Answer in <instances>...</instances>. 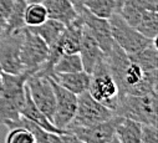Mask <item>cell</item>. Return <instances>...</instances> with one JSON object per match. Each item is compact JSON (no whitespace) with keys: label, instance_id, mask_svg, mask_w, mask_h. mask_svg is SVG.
I'll return each instance as SVG.
<instances>
[{"label":"cell","instance_id":"ffe728a7","mask_svg":"<svg viewBox=\"0 0 158 143\" xmlns=\"http://www.w3.org/2000/svg\"><path fill=\"white\" fill-rule=\"evenodd\" d=\"M84 8L92 15L101 19H110L117 11L114 0H85Z\"/></svg>","mask_w":158,"mask_h":143},{"label":"cell","instance_id":"ac0fdd59","mask_svg":"<svg viewBox=\"0 0 158 143\" xmlns=\"http://www.w3.org/2000/svg\"><path fill=\"white\" fill-rule=\"evenodd\" d=\"M31 32L39 35L49 46V49L51 46L55 45V43L59 40V38L61 36V34L65 30V25L57 20L54 19H48L45 22H43L41 25L35 26V27H27Z\"/></svg>","mask_w":158,"mask_h":143},{"label":"cell","instance_id":"52a82bcc","mask_svg":"<svg viewBox=\"0 0 158 143\" xmlns=\"http://www.w3.org/2000/svg\"><path fill=\"white\" fill-rule=\"evenodd\" d=\"M49 46L39 36L31 32L26 26L23 29V41L20 46V61L24 71L35 74L48 60Z\"/></svg>","mask_w":158,"mask_h":143},{"label":"cell","instance_id":"7402d4cb","mask_svg":"<svg viewBox=\"0 0 158 143\" xmlns=\"http://www.w3.org/2000/svg\"><path fill=\"white\" fill-rule=\"evenodd\" d=\"M49 19L46 8L43 3H31L26 4L24 11V22L26 27H35L41 25Z\"/></svg>","mask_w":158,"mask_h":143},{"label":"cell","instance_id":"603a6c76","mask_svg":"<svg viewBox=\"0 0 158 143\" xmlns=\"http://www.w3.org/2000/svg\"><path fill=\"white\" fill-rule=\"evenodd\" d=\"M5 143H37L30 131L23 127H14L6 134Z\"/></svg>","mask_w":158,"mask_h":143},{"label":"cell","instance_id":"4fadbf2b","mask_svg":"<svg viewBox=\"0 0 158 143\" xmlns=\"http://www.w3.org/2000/svg\"><path fill=\"white\" fill-rule=\"evenodd\" d=\"M78 54H80L81 60H82L84 71H86L87 74H91L95 66L105 57V54L100 49L97 41L95 40L91 31L87 29V26L85 24H84V29H82L80 51H78Z\"/></svg>","mask_w":158,"mask_h":143},{"label":"cell","instance_id":"ba28073f","mask_svg":"<svg viewBox=\"0 0 158 143\" xmlns=\"http://www.w3.org/2000/svg\"><path fill=\"white\" fill-rule=\"evenodd\" d=\"M26 86L36 107L45 115V117L50 122H52L56 101L50 77L35 72L27 77Z\"/></svg>","mask_w":158,"mask_h":143},{"label":"cell","instance_id":"f1b7e54d","mask_svg":"<svg viewBox=\"0 0 158 143\" xmlns=\"http://www.w3.org/2000/svg\"><path fill=\"white\" fill-rule=\"evenodd\" d=\"M114 2H116V4H117V11H118V9H120L126 2H128V0H114Z\"/></svg>","mask_w":158,"mask_h":143},{"label":"cell","instance_id":"d6986e66","mask_svg":"<svg viewBox=\"0 0 158 143\" xmlns=\"http://www.w3.org/2000/svg\"><path fill=\"white\" fill-rule=\"evenodd\" d=\"M82 60L80 54H67L61 55L57 61L52 65L50 74H65V72H77V71H82ZM49 74V75H50Z\"/></svg>","mask_w":158,"mask_h":143},{"label":"cell","instance_id":"7a4b0ae2","mask_svg":"<svg viewBox=\"0 0 158 143\" xmlns=\"http://www.w3.org/2000/svg\"><path fill=\"white\" fill-rule=\"evenodd\" d=\"M31 74L18 75L3 72L0 76V123L6 126L20 117V108L25 100V85Z\"/></svg>","mask_w":158,"mask_h":143},{"label":"cell","instance_id":"d4e9b609","mask_svg":"<svg viewBox=\"0 0 158 143\" xmlns=\"http://www.w3.org/2000/svg\"><path fill=\"white\" fill-rule=\"evenodd\" d=\"M139 143H158V129L154 125H142Z\"/></svg>","mask_w":158,"mask_h":143},{"label":"cell","instance_id":"9c48e42d","mask_svg":"<svg viewBox=\"0 0 158 143\" xmlns=\"http://www.w3.org/2000/svg\"><path fill=\"white\" fill-rule=\"evenodd\" d=\"M24 29V27H23ZM23 29L0 40V65L6 74H23L25 72L20 61V46L23 41Z\"/></svg>","mask_w":158,"mask_h":143},{"label":"cell","instance_id":"484cf974","mask_svg":"<svg viewBox=\"0 0 158 143\" xmlns=\"http://www.w3.org/2000/svg\"><path fill=\"white\" fill-rule=\"evenodd\" d=\"M14 6V0H0V16L5 20L9 19Z\"/></svg>","mask_w":158,"mask_h":143},{"label":"cell","instance_id":"4316f807","mask_svg":"<svg viewBox=\"0 0 158 143\" xmlns=\"http://www.w3.org/2000/svg\"><path fill=\"white\" fill-rule=\"evenodd\" d=\"M8 35V24L4 18L0 16V40H3Z\"/></svg>","mask_w":158,"mask_h":143},{"label":"cell","instance_id":"5bb4252c","mask_svg":"<svg viewBox=\"0 0 158 143\" xmlns=\"http://www.w3.org/2000/svg\"><path fill=\"white\" fill-rule=\"evenodd\" d=\"M55 82L66 88L67 91L81 95L89 90L90 85V74L86 71H77V72H65V74H50L49 75Z\"/></svg>","mask_w":158,"mask_h":143},{"label":"cell","instance_id":"9a60e30c","mask_svg":"<svg viewBox=\"0 0 158 143\" xmlns=\"http://www.w3.org/2000/svg\"><path fill=\"white\" fill-rule=\"evenodd\" d=\"M20 116L35 122L36 125H39L40 127H43L44 129L49 131V132H52V133H64L66 132V129H60L57 128L52 122H50L45 115L37 108L36 104L34 103L31 96H30V92H29V88L27 86L25 85V100H24V104L20 108Z\"/></svg>","mask_w":158,"mask_h":143},{"label":"cell","instance_id":"6da1fadb","mask_svg":"<svg viewBox=\"0 0 158 143\" xmlns=\"http://www.w3.org/2000/svg\"><path fill=\"white\" fill-rule=\"evenodd\" d=\"M107 68L122 95H144L157 91V74L144 71L127 52H125L116 43L105 55Z\"/></svg>","mask_w":158,"mask_h":143},{"label":"cell","instance_id":"83f0119b","mask_svg":"<svg viewBox=\"0 0 158 143\" xmlns=\"http://www.w3.org/2000/svg\"><path fill=\"white\" fill-rule=\"evenodd\" d=\"M69 2L71 3V5L75 8V10L78 14L81 13V10L84 9V2H85V0H69Z\"/></svg>","mask_w":158,"mask_h":143},{"label":"cell","instance_id":"7c38bea8","mask_svg":"<svg viewBox=\"0 0 158 143\" xmlns=\"http://www.w3.org/2000/svg\"><path fill=\"white\" fill-rule=\"evenodd\" d=\"M81 16L84 24L87 26V29L91 31L92 36L97 41L100 49L102 52L106 55L110 52V50L113 46V39L111 35V29H110V22L108 19H101L95 15H92L90 11H87L85 8L78 14Z\"/></svg>","mask_w":158,"mask_h":143},{"label":"cell","instance_id":"1f68e13d","mask_svg":"<svg viewBox=\"0 0 158 143\" xmlns=\"http://www.w3.org/2000/svg\"><path fill=\"white\" fill-rule=\"evenodd\" d=\"M3 72H4V71H3V67H2V65H0V76H2Z\"/></svg>","mask_w":158,"mask_h":143},{"label":"cell","instance_id":"e0dca14e","mask_svg":"<svg viewBox=\"0 0 158 143\" xmlns=\"http://www.w3.org/2000/svg\"><path fill=\"white\" fill-rule=\"evenodd\" d=\"M49 19L57 20L65 26L70 25L78 18V13L71 5L69 0H44Z\"/></svg>","mask_w":158,"mask_h":143},{"label":"cell","instance_id":"f546056e","mask_svg":"<svg viewBox=\"0 0 158 143\" xmlns=\"http://www.w3.org/2000/svg\"><path fill=\"white\" fill-rule=\"evenodd\" d=\"M26 4H31V3H44V0H25Z\"/></svg>","mask_w":158,"mask_h":143},{"label":"cell","instance_id":"2e32d148","mask_svg":"<svg viewBox=\"0 0 158 143\" xmlns=\"http://www.w3.org/2000/svg\"><path fill=\"white\" fill-rule=\"evenodd\" d=\"M142 123L128 117L116 115L114 137L121 143H139Z\"/></svg>","mask_w":158,"mask_h":143},{"label":"cell","instance_id":"30bf717a","mask_svg":"<svg viewBox=\"0 0 158 143\" xmlns=\"http://www.w3.org/2000/svg\"><path fill=\"white\" fill-rule=\"evenodd\" d=\"M50 81L55 92V101H56L52 123L60 129H66V127L70 125L76 112L77 95L67 91L66 88L60 86L57 82H55L51 77H50Z\"/></svg>","mask_w":158,"mask_h":143},{"label":"cell","instance_id":"3957f363","mask_svg":"<svg viewBox=\"0 0 158 143\" xmlns=\"http://www.w3.org/2000/svg\"><path fill=\"white\" fill-rule=\"evenodd\" d=\"M157 91L144 95H122L114 115L128 117L142 125L157 126Z\"/></svg>","mask_w":158,"mask_h":143},{"label":"cell","instance_id":"44dd1931","mask_svg":"<svg viewBox=\"0 0 158 143\" xmlns=\"http://www.w3.org/2000/svg\"><path fill=\"white\" fill-rule=\"evenodd\" d=\"M135 29L149 39H157V34H158V13H157V10H144Z\"/></svg>","mask_w":158,"mask_h":143},{"label":"cell","instance_id":"4dcf8cb0","mask_svg":"<svg viewBox=\"0 0 158 143\" xmlns=\"http://www.w3.org/2000/svg\"><path fill=\"white\" fill-rule=\"evenodd\" d=\"M110 143H121V142H120V141H118V139H117L116 137H113V138L111 139V142H110Z\"/></svg>","mask_w":158,"mask_h":143},{"label":"cell","instance_id":"d6a6232c","mask_svg":"<svg viewBox=\"0 0 158 143\" xmlns=\"http://www.w3.org/2000/svg\"><path fill=\"white\" fill-rule=\"evenodd\" d=\"M0 87H2V80H0Z\"/></svg>","mask_w":158,"mask_h":143},{"label":"cell","instance_id":"8fae6325","mask_svg":"<svg viewBox=\"0 0 158 143\" xmlns=\"http://www.w3.org/2000/svg\"><path fill=\"white\" fill-rule=\"evenodd\" d=\"M116 115L103 122H98L86 127H72L66 131L73 133L77 138L86 143H110L114 137Z\"/></svg>","mask_w":158,"mask_h":143},{"label":"cell","instance_id":"277c9868","mask_svg":"<svg viewBox=\"0 0 158 143\" xmlns=\"http://www.w3.org/2000/svg\"><path fill=\"white\" fill-rule=\"evenodd\" d=\"M87 91L97 102L116 112L121 93L106 66L105 57L95 66L94 71L90 74V85Z\"/></svg>","mask_w":158,"mask_h":143},{"label":"cell","instance_id":"5b68a950","mask_svg":"<svg viewBox=\"0 0 158 143\" xmlns=\"http://www.w3.org/2000/svg\"><path fill=\"white\" fill-rule=\"evenodd\" d=\"M108 22L113 41L128 55L137 54L149 46L157 45L156 39H149L142 35L139 31L127 24L117 11L108 19Z\"/></svg>","mask_w":158,"mask_h":143},{"label":"cell","instance_id":"cb8c5ba5","mask_svg":"<svg viewBox=\"0 0 158 143\" xmlns=\"http://www.w3.org/2000/svg\"><path fill=\"white\" fill-rule=\"evenodd\" d=\"M48 143H86L77 138L73 133L66 131L64 133H50L49 136V142Z\"/></svg>","mask_w":158,"mask_h":143},{"label":"cell","instance_id":"8992f818","mask_svg":"<svg viewBox=\"0 0 158 143\" xmlns=\"http://www.w3.org/2000/svg\"><path fill=\"white\" fill-rule=\"evenodd\" d=\"M114 116V112L107 108L106 106L101 104L97 102L90 93L89 91L81 93L77 96V107L76 112L70 122V125L66 127L72 128V127H86L91 126L98 122L107 121Z\"/></svg>","mask_w":158,"mask_h":143}]
</instances>
